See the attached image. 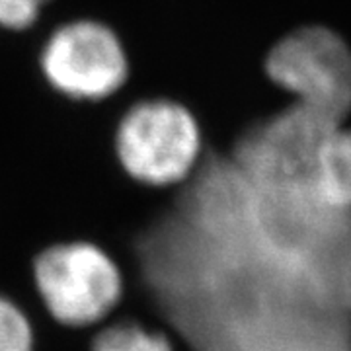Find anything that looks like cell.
Masks as SVG:
<instances>
[{
  "mask_svg": "<svg viewBox=\"0 0 351 351\" xmlns=\"http://www.w3.org/2000/svg\"><path fill=\"white\" fill-rule=\"evenodd\" d=\"M55 0H0V34L29 36L47 18Z\"/></svg>",
  "mask_w": 351,
  "mask_h": 351,
  "instance_id": "obj_7",
  "label": "cell"
},
{
  "mask_svg": "<svg viewBox=\"0 0 351 351\" xmlns=\"http://www.w3.org/2000/svg\"><path fill=\"white\" fill-rule=\"evenodd\" d=\"M90 351H174V346L162 332L137 322H119L98 332Z\"/></svg>",
  "mask_w": 351,
  "mask_h": 351,
  "instance_id": "obj_6",
  "label": "cell"
},
{
  "mask_svg": "<svg viewBox=\"0 0 351 351\" xmlns=\"http://www.w3.org/2000/svg\"><path fill=\"white\" fill-rule=\"evenodd\" d=\"M316 186L328 205L351 211V127L346 123L336 127L320 149Z\"/></svg>",
  "mask_w": 351,
  "mask_h": 351,
  "instance_id": "obj_5",
  "label": "cell"
},
{
  "mask_svg": "<svg viewBox=\"0 0 351 351\" xmlns=\"http://www.w3.org/2000/svg\"><path fill=\"white\" fill-rule=\"evenodd\" d=\"M36 71L53 96L100 108L129 90L133 61L115 25L98 16L75 14L53 22L39 36Z\"/></svg>",
  "mask_w": 351,
  "mask_h": 351,
  "instance_id": "obj_2",
  "label": "cell"
},
{
  "mask_svg": "<svg viewBox=\"0 0 351 351\" xmlns=\"http://www.w3.org/2000/svg\"><path fill=\"white\" fill-rule=\"evenodd\" d=\"M265 78L302 106L346 123L351 113V47L332 27L308 24L277 38L263 55Z\"/></svg>",
  "mask_w": 351,
  "mask_h": 351,
  "instance_id": "obj_3",
  "label": "cell"
},
{
  "mask_svg": "<svg viewBox=\"0 0 351 351\" xmlns=\"http://www.w3.org/2000/svg\"><path fill=\"white\" fill-rule=\"evenodd\" d=\"M113 158L143 188L186 186L205 160V127L184 100L168 94L131 98L115 115Z\"/></svg>",
  "mask_w": 351,
  "mask_h": 351,
  "instance_id": "obj_1",
  "label": "cell"
},
{
  "mask_svg": "<svg viewBox=\"0 0 351 351\" xmlns=\"http://www.w3.org/2000/svg\"><path fill=\"white\" fill-rule=\"evenodd\" d=\"M34 283L51 318L66 328H88L106 320L123 295L117 263L86 240L45 248L34 262Z\"/></svg>",
  "mask_w": 351,
  "mask_h": 351,
  "instance_id": "obj_4",
  "label": "cell"
},
{
  "mask_svg": "<svg viewBox=\"0 0 351 351\" xmlns=\"http://www.w3.org/2000/svg\"><path fill=\"white\" fill-rule=\"evenodd\" d=\"M34 330L24 311L0 295V351H34Z\"/></svg>",
  "mask_w": 351,
  "mask_h": 351,
  "instance_id": "obj_8",
  "label": "cell"
}]
</instances>
